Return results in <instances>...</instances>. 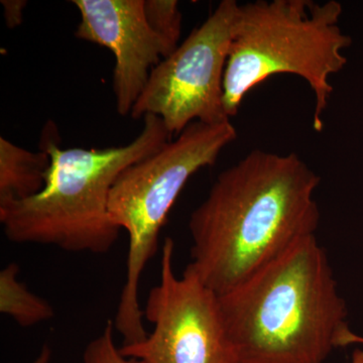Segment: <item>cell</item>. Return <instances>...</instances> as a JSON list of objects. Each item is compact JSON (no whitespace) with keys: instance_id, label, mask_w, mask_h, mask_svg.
Masks as SVG:
<instances>
[{"instance_id":"1","label":"cell","mask_w":363,"mask_h":363,"mask_svg":"<svg viewBox=\"0 0 363 363\" xmlns=\"http://www.w3.org/2000/svg\"><path fill=\"white\" fill-rule=\"evenodd\" d=\"M320 183L297 154L252 150L219 174L191 214L193 245L185 272L222 295L316 235Z\"/></svg>"},{"instance_id":"2","label":"cell","mask_w":363,"mask_h":363,"mask_svg":"<svg viewBox=\"0 0 363 363\" xmlns=\"http://www.w3.org/2000/svg\"><path fill=\"white\" fill-rule=\"evenodd\" d=\"M233 363H325L348 310L316 235L218 296Z\"/></svg>"},{"instance_id":"3","label":"cell","mask_w":363,"mask_h":363,"mask_svg":"<svg viewBox=\"0 0 363 363\" xmlns=\"http://www.w3.org/2000/svg\"><path fill=\"white\" fill-rule=\"evenodd\" d=\"M57 133L52 123L43 133L40 150L51 157V167L42 192L23 201L0 203L4 234L16 243L108 252L121 231L108 210L116 179L171 142L173 135L162 118L152 114L143 117V130L135 140L121 147L62 149Z\"/></svg>"},{"instance_id":"4","label":"cell","mask_w":363,"mask_h":363,"mask_svg":"<svg viewBox=\"0 0 363 363\" xmlns=\"http://www.w3.org/2000/svg\"><path fill=\"white\" fill-rule=\"evenodd\" d=\"M335 0H257L240 4L224 74V108L233 118L255 86L278 74L304 79L315 95L313 128L323 130V113L333 87L330 77L347 63L351 45L338 23Z\"/></svg>"},{"instance_id":"5","label":"cell","mask_w":363,"mask_h":363,"mask_svg":"<svg viewBox=\"0 0 363 363\" xmlns=\"http://www.w3.org/2000/svg\"><path fill=\"white\" fill-rule=\"evenodd\" d=\"M238 133L230 121L217 124L195 121L149 157L131 164L116 179L109 196L111 220L128 231L125 283L114 318L123 345L145 340L138 288L147 262L157 250L160 233L187 182L213 166Z\"/></svg>"},{"instance_id":"6","label":"cell","mask_w":363,"mask_h":363,"mask_svg":"<svg viewBox=\"0 0 363 363\" xmlns=\"http://www.w3.org/2000/svg\"><path fill=\"white\" fill-rule=\"evenodd\" d=\"M235 0H223L173 54L150 72L131 111L133 119L159 116L172 135L195 121H230L224 108V74L236 11Z\"/></svg>"},{"instance_id":"7","label":"cell","mask_w":363,"mask_h":363,"mask_svg":"<svg viewBox=\"0 0 363 363\" xmlns=\"http://www.w3.org/2000/svg\"><path fill=\"white\" fill-rule=\"evenodd\" d=\"M175 242L162 247L161 279L147 296L145 315L154 328L140 342L123 345L124 357L142 363H233L218 295L194 274L174 271Z\"/></svg>"},{"instance_id":"8","label":"cell","mask_w":363,"mask_h":363,"mask_svg":"<svg viewBox=\"0 0 363 363\" xmlns=\"http://www.w3.org/2000/svg\"><path fill=\"white\" fill-rule=\"evenodd\" d=\"M72 4L81 16L76 38L113 52L116 111L128 116L150 72L166 57L161 40L145 18V0H73Z\"/></svg>"},{"instance_id":"9","label":"cell","mask_w":363,"mask_h":363,"mask_svg":"<svg viewBox=\"0 0 363 363\" xmlns=\"http://www.w3.org/2000/svg\"><path fill=\"white\" fill-rule=\"evenodd\" d=\"M51 157L0 138V203L23 201L39 194L47 183Z\"/></svg>"},{"instance_id":"10","label":"cell","mask_w":363,"mask_h":363,"mask_svg":"<svg viewBox=\"0 0 363 363\" xmlns=\"http://www.w3.org/2000/svg\"><path fill=\"white\" fill-rule=\"evenodd\" d=\"M18 271L20 267L13 262L0 272V312L21 327L49 321L55 314L51 304L18 281Z\"/></svg>"},{"instance_id":"11","label":"cell","mask_w":363,"mask_h":363,"mask_svg":"<svg viewBox=\"0 0 363 363\" xmlns=\"http://www.w3.org/2000/svg\"><path fill=\"white\" fill-rule=\"evenodd\" d=\"M145 16L152 32L161 40L169 57L179 47L182 32V13L176 0H145Z\"/></svg>"},{"instance_id":"12","label":"cell","mask_w":363,"mask_h":363,"mask_svg":"<svg viewBox=\"0 0 363 363\" xmlns=\"http://www.w3.org/2000/svg\"><path fill=\"white\" fill-rule=\"evenodd\" d=\"M114 323L107 321L101 333L87 346L83 353V363H142L135 358L124 357L114 342Z\"/></svg>"},{"instance_id":"13","label":"cell","mask_w":363,"mask_h":363,"mask_svg":"<svg viewBox=\"0 0 363 363\" xmlns=\"http://www.w3.org/2000/svg\"><path fill=\"white\" fill-rule=\"evenodd\" d=\"M4 9V18L9 28L21 25L23 20V9L28 4L25 0H2Z\"/></svg>"},{"instance_id":"14","label":"cell","mask_w":363,"mask_h":363,"mask_svg":"<svg viewBox=\"0 0 363 363\" xmlns=\"http://www.w3.org/2000/svg\"><path fill=\"white\" fill-rule=\"evenodd\" d=\"M363 344V337L358 336L350 330V327L344 329L339 334L337 340H336V348L345 347V346L351 345V344Z\"/></svg>"},{"instance_id":"15","label":"cell","mask_w":363,"mask_h":363,"mask_svg":"<svg viewBox=\"0 0 363 363\" xmlns=\"http://www.w3.org/2000/svg\"><path fill=\"white\" fill-rule=\"evenodd\" d=\"M51 350H50L49 346L44 345L43 346L42 350L38 355V357L35 358V362L33 363H49L50 359H51Z\"/></svg>"},{"instance_id":"16","label":"cell","mask_w":363,"mask_h":363,"mask_svg":"<svg viewBox=\"0 0 363 363\" xmlns=\"http://www.w3.org/2000/svg\"><path fill=\"white\" fill-rule=\"evenodd\" d=\"M351 363H363V350H354L352 354V362Z\"/></svg>"}]
</instances>
